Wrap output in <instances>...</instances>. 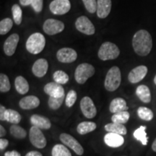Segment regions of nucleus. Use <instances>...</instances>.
I'll list each match as a JSON object with an SVG mask.
<instances>
[{
	"label": "nucleus",
	"mask_w": 156,
	"mask_h": 156,
	"mask_svg": "<svg viewBox=\"0 0 156 156\" xmlns=\"http://www.w3.org/2000/svg\"><path fill=\"white\" fill-rule=\"evenodd\" d=\"M132 46L138 55L145 56L151 53L153 47V39L151 35L145 30H140L134 35Z\"/></svg>",
	"instance_id": "1"
},
{
	"label": "nucleus",
	"mask_w": 156,
	"mask_h": 156,
	"mask_svg": "<svg viewBox=\"0 0 156 156\" xmlns=\"http://www.w3.org/2000/svg\"><path fill=\"white\" fill-rule=\"evenodd\" d=\"M46 45V39L41 33H34L31 34L26 41V49L29 53L38 54L44 50Z\"/></svg>",
	"instance_id": "2"
},
{
	"label": "nucleus",
	"mask_w": 156,
	"mask_h": 156,
	"mask_svg": "<svg viewBox=\"0 0 156 156\" xmlns=\"http://www.w3.org/2000/svg\"><path fill=\"white\" fill-rule=\"evenodd\" d=\"M122 81L121 71L118 67H113L106 74L104 82V86L108 91L113 92L119 88Z\"/></svg>",
	"instance_id": "3"
},
{
	"label": "nucleus",
	"mask_w": 156,
	"mask_h": 156,
	"mask_svg": "<svg viewBox=\"0 0 156 156\" xmlns=\"http://www.w3.org/2000/svg\"><path fill=\"white\" fill-rule=\"evenodd\" d=\"M119 54L120 51L116 44L112 42H105L99 48L98 56L103 61H107L116 59Z\"/></svg>",
	"instance_id": "4"
},
{
	"label": "nucleus",
	"mask_w": 156,
	"mask_h": 156,
	"mask_svg": "<svg viewBox=\"0 0 156 156\" xmlns=\"http://www.w3.org/2000/svg\"><path fill=\"white\" fill-rule=\"evenodd\" d=\"M95 68L91 64L83 63L78 65L75 72V80L79 84H84L95 74Z\"/></svg>",
	"instance_id": "5"
},
{
	"label": "nucleus",
	"mask_w": 156,
	"mask_h": 156,
	"mask_svg": "<svg viewBox=\"0 0 156 156\" xmlns=\"http://www.w3.org/2000/svg\"><path fill=\"white\" fill-rule=\"evenodd\" d=\"M29 137H30V141L34 147L39 149H42L46 146L47 141H46V137L44 134L36 126H32L30 129V134H29Z\"/></svg>",
	"instance_id": "6"
},
{
	"label": "nucleus",
	"mask_w": 156,
	"mask_h": 156,
	"mask_svg": "<svg viewBox=\"0 0 156 156\" xmlns=\"http://www.w3.org/2000/svg\"><path fill=\"white\" fill-rule=\"evenodd\" d=\"M75 27L77 30L87 36H92L95 32L94 25L85 16L78 17L75 22Z\"/></svg>",
	"instance_id": "7"
},
{
	"label": "nucleus",
	"mask_w": 156,
	"mask_h": 156,
	"mask_svg": "<svg viewBox=\"0 0 156 156\" xmlns=\"http://www.w3.org/2000/svg\"><path fill=\"white\" fill-rule=\"evenodd\" d=\"M43 29L46 34L53 36L62 32L64 29V24L62 21L55 19H48L45 21Z\"/></svg>",
	"instance_id": "8"
},
{
	"label": "nucleus",
	"mask_w": 156,
	"mask_h": 156,
	"mask_svg": "<svg viewBox=\"0 0 156 156\" xmlns=\"http://www.w3.org/2000/svg\"><path fill=\"white\" fill-rule=\"evenodd\" d=\"M71 8L69 0H54L49 5L50 11L54 15L67 14Z\"/></svg>",
	"instance_id": "9"
},
{
	"label": "nucleus",
	"mask_w": 156,
	"mask_h": 156,
	"mask_svg": "<svg viewBox=\"0 0 156 156\" xmlns=\"http://www.w3.org/2000/svg\"><path fill=\"white\" fill-rule=\"evenodd\" d=\"M60 140L62 142V143L69 147L70 149L73 150L77 155H82L83 154V147L79 143V142L70 134L62 133L60 135Z\"/></svg>",
	"instance_id": "10"
},
{
	"label": "nucleus",
	"mask_w": 156,
	"mask_h": 156,
	"mask_svg": "<svg viewBox=\"0 0 156 156\" xmlns=\"http://www.w3.org/2000/svg\"><path fill=\"white\" fill-rule=\"evenodd\" d=\"M80 109L84 116L87 119H93L96 116L97 110L94 103L90 97L85 96L80 101Z\"/></svg>",
	"instance_id": "11"
},
{
	"label": "nucleus",
	"mask_w": 156,
	"mask_h": 156,
	"mask_svg": "<svg viewBox=\"0 0 156 156\" xmlns=\"http://www.w3.org/2000/svg\"><path fill=\"white\" fill-rule=\"evenodd\" d=\"M56 58L62 63H72L77 59V54L71 48H62L56 53Z\"/></svg>",
	"instance_id": "12"
},
{
	"label": "nucleus",
	"mask_w": 156,
	"mask_h": 156,
	"mask_svg": "<svg viewBox=\"0 0 156 156\" xmlns=\"http://www.w3.org/2000/svg\"><path fill=\"white\" fill-rule=\"evenodd\" d=\"M20 36L18 34H13L9 36L4 44V51L7 56H12L16 51Z\"/></svg>",
	"instance_id": "13"
},
{
	"label": "nucleus",
	"mask_w": 156,
	"mask_h": 156,
	"mask_svg": "<svg viewBox=\"0 0 156 156\" xmlns=\"http://www.w3.org/2000/svg\"><path fill=\"white\" fill-rule=\"evenodd\" d=\"M147 73V67L146 66H138L130 72L128 75V80L131 83H137L145 78Z\"/></svg>",
	"instance_id": "14"
},
{
	"label": "nucleus",
	"mask_w": 156,
	"mask_h": 156,
	"mask_svg": "<svg viewBox=\"0 0 156 156\" xmlns=\"http://www.w3.org/2000/svg\"><path fill=\"white\" fill-rule=\"evenodd\" d=\"M44 92L49 95V97L54 98H62L65 96L64 94V89L62 85L54 82V83H48L44 87Z\"/></svg>",
	"instance_id": "15"
},
{
	"label": "nucleus",
	"mask_w": 156,
	"mask_h": 156,
	"mask_svg": "<svg viewBox=\"0 0 156 156\" xmlns=\"http://www.w3.org/2000/svg\"><path fill=\"white\" fill-rule=\"evenodd\" d=\"M112 10V0H97V15L99 18H106Z\"/></svg>",
	"instance_id": "16"
},
{
	"label": "nucleus",
	"mask_w": 156,
	"mask_h": 156,
	"mask_svg": "<svg viewBox=\"0 0 156 156\" xmlns=\"http://www.w3.org/2000/svg\"><path fill=\"white\" fill-rule=\"evenodd\" d=\"M48 64L45 58H39L35 62L32 67V72L37 77H42L48 71Z\"/></svg>",
	"instance_id": "17"
},
{
	"label": "nucleus",
	"mask_w": 156,
	"mask_h": 156,
	"mask_svg": "<svg viewBox=\"0 0 156 156\" xmlns=\"http://www.w3.org/2000/svg\"><path fill=\"white\" fill-rule=\"evenodd\" d=\"M20 107L24 110H30V109L36 108L40 105V100L38 97L35 95H28L24 97L20 101Z\"/></svg>",
	"instance_id": "18"
},
{
	"label": "nucleus",
	"mask_w": 156,
	"mask_h": 156,
	"mask_svg": "<svg viewBox=\"0 0 156 156\" xmlns=\"http://www.w3.org/2000/svg\"><path fill=\"white\" fill-rule=\"evenodd\" d=\"M104 142L111 147H119L124 142V137L121 134L108 132L104 136Z\"/></svg>",
	"instance_id": "19"
},
{
	"label": "nucleus",
	"mask_w": 156,
	"mask_h": 156,
	"mask_svg": "<svg viewBox=\"0 0 156 156\" xmlns=\"http://www.w3.org/2000/svg\"><path fill=\"white\" fill-rule=\"evenodd\" d=\"M30 123L33 126L41 129H48L51 126L50 120L46 117L38 114H34L30 117Z\"/></svg>",
	"instance_id": "20"
},
{
	"label": "nucleus",
	"mask_w": 156,
	"mask_h": 156,
	"mask_svg": "<svg viewBox=\"0 0 156 156\" xmlns=\"http://www.w3.org/2000/svg\"><path fill=\"white\" fill-rule=\"evenodd\" d=\"M128 106L126 105V101L122 98H116L112 100L110 103L109 110L113 114L124 112V111L128 110Z\"/></svg>",
	"instance_id": "21"
},
{
	"label": "nucleus",
	"mask_w": 156,
	"mask_h": 156,
	"mask_svg": "<svg viewBox=\"0 0 156 156\" xmlns=\"http://www.w3.org/2000/svg\"><path fill=\"white\" fill-rule=\"evenodd\" d=\"M136 95L140 100L145 103H148L151 101V93L149 87L145 85H139L136 89Z\"/></svg>",
	"instance_id": "22"
},
{
	"label": "nucleus",
	"mask_w": 156,
	"mask_h": 156,
	"mask_svg": "<svg viewBox=\"0 0 156 156\" xmlns=\"http://www.w3.org/2000/svg\"><path fill=\"white\" fill-rule=\"evenodd\" d=\"M15 86L17 93L21 95L25 94L29 90V84L23 76H18L16 77L15 80Z\"/></svg>",
	"instance_id": "23"
},
{
	"label": "nucleus",
	"mask_w": 156,
	"mask_h": 156,
	"mask_svg": "<svg viewBox=\"0 0 156 156\" xmlns=\"http://www.w3.org/2000/svg\"><path fill=\"white\" fill-rule=\"evenodd\" d=\"M105 129L108 132L121 134V135H126L127 133V130L124 124H117V123L112 122L110 124H107L105 126Z\"/></svg>",
	"instance_id": "24"
},
{
	"label": "nucleus",
	"mask_w": 156,
	"mask_h": 156,
	"mask_svg": "<svg viewBox=\"0 0 156 156\" xmlns=\"http://www.w3.org/2000/svg\"><path fill=\"white\" fill-rule=\"evenodd\" d=\"M96 124L92 122H83L80 123L77 127V131L80 134H86L94 131L96 129Z\"/></svg>",
	"instance_id": "25"
},
{
	"label": "nucleus",
	"mask_w": 156,
	"mask_h": 156,
	"mask_svg": "<svg viewBox=\"0 0 156 156\" xmlns=\"http://www.w3.org/2000/svg\"><path fill=\"white\" fill-rule=\"evenodd\" d=\"M21 116L18 112L13 109H7L5 114V121L13 124H17L20 122Z\"/></svg>",
	"instance_id": "26"
},
{
	"label": "nucleus",
	"mask_w": 156,
	"mask_h": 156,
	"mask_svg": "<svg viewBox=\"0 0 156 156\" xmlns=\"http://www.w3.org/2000/svg\"><path fill=\"white\" fill-rule=\"evenodd\" d=\"M134 138L138 141H140L143 145H146L148 142V137L146 134V126H141L134 132Z\"/></svg>",
	"instance_id": "27"
},
{
	"label": "nucleus",
	"mask_w": 156,
	"mask_h": 156,
	"mask_svg": "<svg viewBox=\"0 0 156 156\" xmlns=\"http://www.w3.org/2000/svg\"><path fill=\"white\" fill-rule=\"evenodd\" d=\"M130 114L127 111H124L114 114L112 117V121L113 123H117V124H124L128 122L129 119Z\"/></svg>",
	"instance_id": "28"
},
{
	"label": "nucleus",
	"mask_w": 156,
	"mask_h": 156,
	"mask_svg": "<svg viewBox=\"0 0 156 156\" xmlns=\"http://www.w3.org/2000/svg\"><path fill=\"white\" fill-rule=\"evenodd\" d=\"M52 156H72L70 151L64 145L57 144L54 146L51 151Z\"/></svg>",
	"instance_id": "29"
},
{
	"label": "nucleus",
	"mask_w": 156,
	"mask_h": 156,
	"mask_svg": "<svg viewBox=\"0 0 156 156\" xmlns=\"http://www.w3.org/2000/svg\"><path fill=\"white\" fill-rule=\"evenodd\" d=\"M10 134L14 137L17 138V139H24L26 136L27 133L26 131L21 127L20 126H18L17 124H13L10 126Z\"/></svg>",
	"instance_id": "30"
},
{
	"label": "nucleus",
	"mask_w": 156,
	"mask_h": 156,
	"mask_svg": "<svg viewBox=\"0 0 156 156\" xmlns=\"http://www.w3.org/2000/svg\"><path fill=\"white\" fill-rule=\"evenodd\" d=\"M137 114L141 119L144 121H151L153 119V113L147 107H140L137 109Z\"/></svg>",
	"instance_id": "31"
},
{
	"label": "nucleus",
	"mask_w": 156,
	"mask_h": 156,
	"mask_svg": "<svg viewBox=\"0 0 156 156\" xmlns=\"http://www.w3.org/2000/svg\"><path fill=\"white\" fill-rule=\"evenodd\" d=\"M53 78L55 83L60 84V85H64L69 81V76L67 73L62 70L56 71L53 75Z\"/></svg>",
	"instance_id": "32"
},
{
	"label": "nucleus",
	"mask_w": 156,
	"mask_h": 156,
	"mask_svg": "<svg viewBox=\"0 0 156 156\" xmlns=\"http://www.w3.org/2000/svg\"><path fill=\"white\" fill-rule=\"evenodd\" d=\"M13 22L9 17L2 20L0 22V34L5 35L12 28Z\"/></svg>",
	"instance_id": "33"
},
{
	"label": "nucleus",
	"mask_w": 156,
	"mask_h": 156,
	"mask_svg": "<svg viewBox=\"0 0 156 156\" xmlns=\"http://www.w3.org/2000/svg\"><path fill=\"white\" fill-rule=\"evenodd\" d=\"M11 85L8 77L5 74L0 75V91L1 93H7L10 90Z\"/></svg>",
	"instance_id": "34"
},
{
	"label": "nucleus",
	"mask_w": 156,
	"mask_h": 156,
	"mask_svg": "<svg viewBox=\"0 0 156 156\" xmlns=\"http://www.w3.org/2000/svg\"><path fill=\"white\" fill-rule=\"evenodd\" d=\"M13 20L15 24L20 25L22 23V9L18 5H14L12 7Z\"/></svg>",
	"instance_id": "35"
},
{
	"label": "nucleus",
	"mask_w": 156,
	"mask_h": 156,
	"mask_svg": "<svg viewBox=\"0 0 156 156\" xmlns=\"http://www.w3.org/2000/svg\"><path fill=\"white\" fill-rule=\"evenodd\" d=\"M64 98H65V96L62 98L49 97V99H48V106H49L50 108L53 109V110H56V109L59 108L61 107Z\"/></svg>",
	"instance_id": "36"
},
{
	"label": "nucleus",
	"mask_w": 156,
	"mask_h": 156,
	"mask_svg": "<svg viewBox=\"0 0 156 156\" xmlns=\"http://www.w3.org/2000/svg\"><path fill=\"white\" fill-rule=\"evenodd\" d=\"M77 93H76L75 90H69L67 93V96L65 98L66 106L69 107V108L73 106V105L75 104L76 101H77Z\"/></svg>",
	"instance_id": "37"
},
{
	"label": "nucleus",
	"mask_w": 156,
	"mask_h": 156,
	"mask_svg": "<svg viewBox=\"0 0 156 156\" xmlns=\"http://www.w3.org/2000/svg\"><path fill=\"white\" fill-rule=\"evenodd\" d=\"M83 2L90 13H95L97 11V0H83Z\"/></svg>",
	"instance_id": "38"
},
{
	"label": "nucleus",
	"mask_w": 156,
	"mask_h": 156,
	"mask_svg": "<svg viewBox=\"0 0 156 156\" xmlns=\"http://www.w3.org/2000/svg\"><path fill=\"white\" fill-rule=\"evenodd\" d=\"M43 2H44V0H33L31 6L36 12L39 13L42 11L43 5H44Z\"/></svg>",
	"instance_id": "39"
},
{
	"label": "nucleus",
	"mask_w": 156,
	"mask_h": 156,
	"mask_svg": "<svg viewBox=\"0 0 156 156\" xmlns=\"http://www.w3.org/2000/svg\"><path fill=\"white\" fill-rule=\"evenodd\" d=\"M9 145V141L6 139H0V150L4 151Z\"/></svg>",
	"instance_id": "40"
},
{
	"label": "nucleus",
	"mask_w": 156,
	"mask_h": 156,
	"mask_svg": "<svg viewBox=\"0 0 156 156\" xmlns=\"http://www.w3.org/2000/svg\"><path fill=\"white\" fill-rule=\"evenodd\" d=\"M7 108L5 106H3L2 105L0 106V120L1 121H5V114Z\"/></svg>",
	"instance_id": "41"
},
{
	"label": "nucleus",
	"mask_w": 156,
	"mask_h": 156,
	"mask_svg": "<svg viewBox=\"0 0 156 156\" xmlns=\"http://www.w3.org/2000/svg\"><path fill=\"white\" fill-rule=\"evenodd\" d=\"M5 156H21L20 153L16 151H7L5 153Z\"/></svg>",
	"instance_id": "42"
},
{
	"label": "nucleus",
	"mask_w": 156,
	"mask_h": 156,
	"mask_svg": "<svg viewBox=\"0 0 156 156\" xmlns=\"http://www.w3.org/2000/svg\"><path fill=\"white\" fill-rule=\"evenodd\" d=\"M25 156H43L42 154L38 151H30L25 155Z\"/></svg>",
	"instance_id": "43"
},
{
	"label": "nucleus",
	"mask_w": 156,
	"mask_h": 156,
	"mask_svg": "<svg viewBox=\"0 0 156 156\" xmlns=\"http://www.w3.org/2000/svg\"><path fill=\"white\" fill-rule=\"evenodd\" d=\"M33 0H20V3L23 6H28L31 5Z\"/></svg>",
	"instance_id": "44"
},
{
	"label": "nucleus",
	"mask_w": 156,
	"mask_h": 156,
	"mask_svg": "<svg viewBox=\"0 0 156 156\" xmlns=\"http://www.w3.org/2000/svg\"><path fill=\"white\" fill-rule=\"evenodd\" d=\"M6 133H7V132H6L5 129L3 127V126L0 125V136L3 137L6 135Z\"/></svg>",
	"instance_id": "45"
},
{
	"label": "nucleus",
	"mask_w": 156,
	"mask_h": 156,
	"mask_svg": "<svg viewBox=\"0 0 156 156\" xmlns=\"http://www.w3.org/2000/svg\"><path fill=\"white\" fill-rule=\"evenodd\" d=\"M152 149H153V151L154 152H155L156 153V138H155V140H154L153 145H152Z\"/></svg>",
	"instance_id": "46"
},
{
	"label": "nucleus",
	"mask_w": 156,
	"mask_h": 156,
	"mask_svg": "<svg viewBox=\"0 0 156 156\" xmlns=\"http://www.w3.org/2000/svg\"><path fill=\"white\" fill-rule=\"evenodd\" d=\"M154 83H155V84L156 85V75H155V78H154Z\"/></svg>",
	"instance_id": "47"
}]
</instances>
